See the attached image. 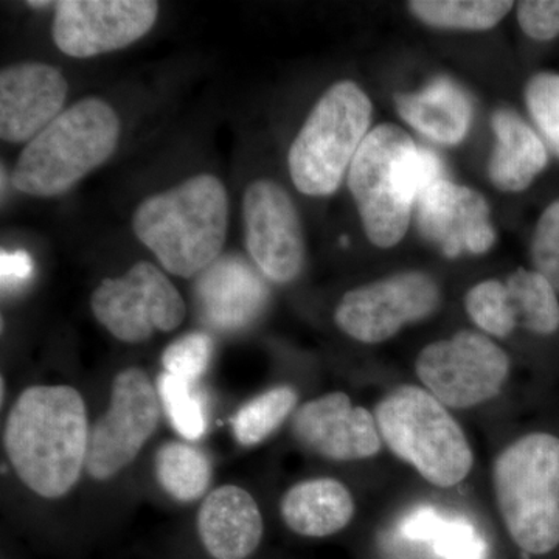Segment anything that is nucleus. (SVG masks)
Returning <instances> with one entry per match:
<instances>
[{"label": "nucleus", "instance_id": "nucleus-31", "mask_svg": "<svg viewBox=\"0 0 559 559\" xmlns=\"http://www.w3.org/2000/svg\"><path fill=\"white\" fill-rule=\"evenodd\" d=\"M532 260L536 272L559 290V200L546 209L536 224Z\"/></svg>", "mask_w": 559, "mask_h": 559}, {"label": "nucleus", "instance_id": "nucleus-21", "mask_svg": "<svg viewBox=\"0 0 559 559\" xmlns=\"http://www.w3.org/2000/svg\"><path fill=\"white\" fill-rule=\"evenodd\" d=\"M491 124L496 148L489 159V179L496 189L507 193L528 189L549 160L546 145L514 110H496Z\"/></svg>", "mask_w": 559, "mask_h": 559}, {"label": "nucleus", "instance_id": "nucleus-8", "mask_svg": "<svg viewBox=\"0 0 559 559\" xmlns=\"http://www.w3.org/2000/svg\"><path fill=\"white\" fill-rule=\"evenodd\" d=\"M91 310L103 329L124 344H140L154 333L182 325L186 300L165 272L150 261H138L120 277L105 278L94 289Z\"/></svg>", "mask_w": 559, "mask_h": 559}, {"label": "nucleus", "instance_id": "nucleus-10", "mask_svg": "<svg viewBox=\"0 0 559 559\" xmlns=\"http://www.w3.org/2000/svg\"><path fill=\"white\" fill-rule=\"evenodd\" d=\"M156 384L139 367L121 370L110 388L109 406L90 433L86 473L106 481L130 466L159 425Z\"/></svg>", "mask_w": 559, "mask_h": 559}, {"label": "nucleus", "instance_id": "nucleus-29", "mask_svg": "<svg viewBox=\"0 0 559 559\" xmlns=\"http://www.w3.org/2000/svg\"><path fill=\"white\" fill-rule=\"evenodd\" d=\"M213 352H215V344L210 334L204 331L187 333L165 348L162 355V367L165 373L171 377L198 384L209 370Z\"/></svg>", "mask_w": 559, "mask_h": 559}, {"label": "nucleus", "instance_id": "nucleus-7", "mask_svg": "<svg viewBox=\"0 0 559 559\" xmlns=\"http://www.w3.org/2000/svg\"><path fill=\"white\" fill-rule=\"evenodd\" d=\"M371 102L353 81H337L316 103L289 148V175L307 197L340 190L356 153L369 135Z\"/></svg>", "mask_w": 559, "mask_h": 559}, {"label": "nucleus", "instance_id": "nucleus-4", "mask_svg": "<svg viewBox=\"0 0 559 559\" xmlns=\"http://www.w3.org/2000/svg\"><path fill=\"white\" fill-rule=\"evenodd\" d=\"M120 132L119 116L108 102L86 97L73 103L24 146L13 186L28 197H61L112 156Z\"/></svg>", "mask_w": 559, "mask_h": 559}, {"label": "nucleus", "instance_id": "nucleus-3", "mask_svg": "<svg viewBox=\"0 0 559 559\" xmlns=\"http://www.w3.org/2000/svg\"><path fill=\"white\" fill-rule=\"evenodd\" d=\"M229 229V197L216 176L202 173L151 194L132 215L138 240L168 274L193 278L219 259Z\"/></svg>", "mask_w": 559, "mask_h": 559}, {"label": "nucleus", "instance_id": "nucleus-18", "mask_svg": "<svg viewBox=\"0 0 559 559\" xmlns=\"http://www.w3.org/2000/svg\"><path fill=\"white\" fill-rule=\"evenodd\" d=\"M197 528L212 559H249L264 535L259 503L237 485H223L205 496Z\"/></svg>", "mask_w": 559, "mask_h": 559}, {"label": "nucleus", "instance_id": "nucleus-5", "mask_svg": "<svg viewBox=\"0 0 559 559\" xmlns=\"http://www.w3.org/2000/svg\"><path fill=\"white\" fill-rule=\"evenodd\" d=\"M492 485L511 539L525 554L559 546V439L530 433L506 448L492 466Z\"/></svg>", "mask_w": 559, "mask_h": 559}, {"label": "nucleus", "instance_id": "nucleus-14", "mask_svg": "<svg viewBox=\"0 0 559 559\" xmlns=\"http://www.w3.org/2000/svg\"><path fill=\"white\" fill-rule=\"evenodd\" d=\"M415 223L421 237L448 257L487 253L496 230L489 221L488 202L476 190L441 178L418 194Z\"/></svg>", "mask_w": 559, "mask_h": 559}, {"label": "nucleus", "instance_id": "nucleus-22", "mask_svg": "<svg viewBox=\"0 0 559 559\" xmlns=\"http://www.w3.org/2000/svg\"><path fill=\"white\" fill-rule=\"evenodd\" d=\"M154 476L168 496L190 503L207 492L213 476L212 462L190 441H165L154 455Z\"/></svg>", "mask_w": 559, "mask_h": 559}, {"label": "nucleus", "instance_id": "nucleus-12", "mask_svg": "<svg viewBox=\"0 0 559 559\" xmlns=\"http://www.w3.org/2000/svg\"><path fill=\"white\" fill-rule=\"evenodd\" d=\"M242 223L246 248L264 277L282 285L299 277L307 246L288 191L271 179L253 180L242 197Z\"/></svg>", "mask_w": 559, "mask_h": 559}, {"label": "nucleus", "instance_id": "nucleus-24", "mask_svg": "<svg viewBox=\"0 0 559 559\" xmlns=\"http://www.w3.org/2000/svg\"><path fill=\"white\" fill-rule=\"evenodd\" d=\"M411 13L430 27L489 31L513 9L506 0H414Z\"/></svg>", "mask_w": 559, "mask_h": 559}, {"label": "nucleus", "instance_id": "nucleus-30", "mask_svg": "<svg viewBox=\"0 0 559 559\" xmlns=\"http://www.w3.org/2000/svg\"><path fill=\"white\" fill-rule=\"evenodd\" d=\"M525 103L538 130L559 156V75L538 73L525 87Z\"/></svg>", "mask_w": 559, "mask_h": 559}, {"label": "nucleus", "instance_id": "nucleus-32", "mask_svg": "<svg viewBox=\"0 0 559 559\" xmlns=\"http://www.w3.org/2000/svg\"><path fill=\"white\" fill-rule=\"evenodd\" d=\"M518 21L530 38L550 40L559 36V0H525L518 5Z\"/></svg>", "mask_w": 559, "mask_h": 559}, {"label": "nucleus", "instance_id": "nucleus-6", "mask_svg": "<svg viewBox=\"0 0 559 559\" xmlns=\"http://www.w3.org/2000/svg\"><path fill=\"white\" fill-rule=\"evenodd\" d=\"M381 440L423 479L451 488L468 477L474 455L457 421L432 393L401 385L374 409Z\"/></svg>", "mask_w": 559, "mask_h": 559}, {"label": "nucleus", "instance_id": "nucleus-25", "mask_svg": "<svg viewBox=\"0 0 559 559\" xmlns=\"http://www.w3.org/2000/svg\"><path fill=\"white\" fill-rule=\"evenodd\" d=\"M299 393L293 385H277L242 404L231 418V433L241 447L263 443L296 411Z\"/></svg>", "mask_w": 559, "mask_h": 559}, {"label": "nucleus", "instance_id": "nucleus-17", "mask_svg": "<svg viewBox=\"0 0 559 559\" xmlns=\"http://www.w3.org/2000/svg\"><path fill=\"white\" fill-rule=\"evenodd\" d=\"M198 311L210 329L238 333L266 310L270 288L259 272L238 255H221L197 277Z\"/></svg>", "mask_w": 559, "mask_h": 559}, {"label": "nucleus", "instance_id": "nucleus-1", "mask_svg": "<svg viewBox=\"0 0 559 559\" xmlns=\"http://www.w3.org/2000/svg\"><path fill=\"white\" fill-rule=\"evenodd\" d=\"M90 418L79 390L32 385L7 417L3 447L14 473L35 495L60 499L86 469Z\"/></svg>", "mask_w": 559, "mask_h": 559}, {"label": "nucleus", "instance_id": "nucleus-27", "mask_svg": "<svg viewBox=\"0 0 559 559\" xmlns=\"http://www.w3.org/2000/svg\"><path fill=\"white\" fill-rule=\"evenodd\" d=\"M162 409L183 440H201L207 430V407L204 395L194 382L179 380L162 371L156 381Z\"/></svg>", "mask_w": 559, "mask_h": 559}, {"label": "nucleus", "instance_id": "nucleus-28", "mask_svg": "<svg viewBox=\"0 0 559 559\" xmlns=\"http://www.w3.org/2000/svg\"><path fill=\"white\" fill-rule=\"evenodd\" d=\"M465 308L480 330L500 340L510 336L518 326L509 289L500 280H485L471 288L465 297Z\"/></svg>", "mask_w": 559, "mask_h": 559}, {"label": "nucleus", "instance_id": "nucleus-26", "mask_svg": "<svg viewBox=\"0 0 559 559\" xmlns=\"http://www.w3.org/2000/svg\"><path fill=\"white\" fill-rule=\"evenodd\" d=\"M404 535L430 540L444 559H481L485 544L476 530L463 521H450L432 509H419L404 522Z\"/></svg>", "mask_w": 559, "mask_h": 559}, {"label": "nucleus", "instance_id": "nucleus-20", "mask_svg": "<svg viewBox=\"0 0 559 559\" xmlns=\"http://www.w3.org/2000/svg\"><path fill=\"white\" fill-rule=\"evenodd\" d=\"M286 527L304 538H326L355 516L352 492L336 479H310L290 487L280 502Z\"/></svg>", "mask_w": 559, "mask_h": 559}, {"label": "nucleus", "instance_id": "nucleus-34", "mask_svg": "<svg viewBox=\"0 0 559 559\" xmlns=\"http://www.w3.org/2000/svg\"><path fill=\"white\" fill-rule=\"evenodd\" d=\"M31 9H49V5H55V2H27Z\"/></svg>", "mask_w": 559, "mask_h": 559}, {"label": "nucleus", "instance_id": "nucleus-16", "mask_svg": "<svg viewBox=\"0 0 559 559\" xmlns=\"http://www.w3.org/2000/svg\"><path fill=\"white\" fill-rule=\"evenodd\" d=\"M68 94V80L53 66H7L0 72V138L27 145L64 110Z\"/></svg>", "mask_w": 559, "mask_h": 559}, {"label": "nucleus", "instance_id": "nucleus-23", "mask_svg": "<svg viewBox=\"0 0 559 559\" xmlns=\"http://www.w3.org/2000/svg\"><path fill=\"white\" fill-rule=\"evenodd\" d=\"M507 289L518 325L549 336L559 329L557 289L539 272L518 270L507 278Z\"/></svg>", "mask_w": 559, "mask_h": 559}, {"label": "nucleus", "instance_id": "nucleus-11", "mask_svg": "<svg viewBox=\"0 0 559 559\" xmlns=\"http://www.w3.org/2000/svg\"><path fill=\"white\" fill-rule=\"evenodd\" d=\"M441 293L436 280L423 272H401L348 290L334 312L342 333L362 344H380L403 326L433 314Z\"/></svg>", "mask_w": 559, "mask_h": 559}, {"label": "nucleus", "instance_id": "nucleus-33", "mask_svg": "<svg viewBox=\"0 0 559 559\" xmlns=\"http://www.w3.org/2000/svg\"><path fill=\"white\" fill-rule=\"evenodd\" d=\"M35 274V263L25 250H2L0 253V282L3 293L21 289Z\"/></svg>", "mask_w": 559, "mask_h": 559}, {"label": "nucleus", "instance_id": "nucleus-15", "mask_svg": "<svg viewBox=\"0 0 559 559\" xmlns=\"http://www.w3.org/2000/svg\"><path fill=\"white\" fill-rule=\"evenodd\" d=\"M293 436L308 451L333 462L374 457L382 444L374 415L353 406L344 392L301 404L294 412Z\"/></svg>", "mask_w": 559, "mask_h": 559}, {"label": "nucleus", "instance_id": "nucleus-9", "mask_svg": "<svg viewBox=\"0 0 559 559\" xmlns=\"http://www.w3.org/2000/svg\"><path fill=\"white\" fill-rule=\"evenodd\" d=\"M415 371L441 404L469 409L499 395L509 380L510 359L484 334L460 331L423 348Z\"/></svg>", "mask_w": 559, "mask_h": 559}, {"label": "nucleus", "instance_id": "nucleus-19", "mask_svg": "<svg viewBox=\"0 0 559 559\" xmlns=\"http://www.w3.org/2000/svg\"><path fill=\"white\" fill-rule=\"evenodd\" d=\"M401 119L441 145H459L468 134L473 108L455 81L439 76L421 91L395 97Z\"/></svg>", "mask_w": 559, "mask_h": 559}, {"label": "nucleus", "instance_id": "nucleus-2", "mask_svg": "<svg viewBox=\"0 0 559 559\" xmlns=\"http://www.w3.org/2000/svg\"><path fill=\"white\" fill-rule=\"evenodd\" d=\"M441 178H447L443 162L406 131L390 123L371 130L348 170L349 193L367 238L381 249L399 245L418 194Z\"/></svg>", "mask_w": 559, "mask_h": 559}, {"label": "nucleus", "instance_id": "nucleus-13", "mask_svg": "<svg viewBox=\"0 0 559 559\" xmlns=\"http://www.w3.org/2000/svg\"><path fill=\"white\" fill-rule=\"evenodd\" d=\"M159 16L153 0H62L55 7L51 36L68 57H100L148 35Z\"/></svg>", "mask_w": 559, "mask_h": 559}]
</instances>
